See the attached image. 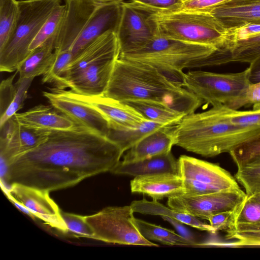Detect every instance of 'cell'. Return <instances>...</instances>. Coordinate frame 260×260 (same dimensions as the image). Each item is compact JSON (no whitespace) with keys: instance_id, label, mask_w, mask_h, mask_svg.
Listing matches in <instances>:
<instances>
[{"instance_id":"obj_31","label":"cell","mask_w":260,"mask_h":260,"mask_svg":"<svg viewBox=\"0 0 260 260\" xmlns=\"http://www.w3.org/2000/svg\"><path fill=\"white\" fill-rule=\"evenodd\" d=\"M19 15L18 1L0 0V51L7 43Z\"/></svg>"},{"instance_id":"obj_14","label":"cell","mask_w":260,"mask_h":260,"mask_svg":"<svg viewBox=\"0 0 260 260\" xmlns=\"http://www.w3.org/2000/svg\"><path fill=\"white\" fill-rule=\"evenodd\" d=\"M120 52V46L116 32L113 30L106 31L73 57L64 76L54 87L90 66L110 60L117 59Z\"/></svg>"},{"instance_id":"obj_37","label":"cell","mask_w":260,"mask_h":260,"mask_svg":"<svg viewBox=\"0 0 260 260\" xmlns=\"http://www.w3.org/2000/svg\"><path fill=\"white\" fill-rule=\"evenodd\" d=\"M55 53L56 57L54 61L43 75L42 82L43 83H52L53 85L57 83L64 76L66 69L73 58L71 51Z\"/></svg>"},{"instance_id":"obj_48","label":"cell","mask_w":260,"mask_h":260,"mask_svg":"<svg viewBox=\"0 0 260 260\" xmlns=\"http://www.w3.org/2000/svg\"><path fill=\"white\" fill-rule=\"evenodd\" d=\"M249 196L251 197L254 200L260 203V192L255 193L252 195Z\"/></svg>"},{"instance_id":"obj_5","label":"cell","mask_w":260,"mask_h":260,"mask_svg":"<svg viewBox=\"0 0 260 260\" xmlns=\"http://www.w3.org/2000/svg\"><path fill=\"white\" fill-rule=\"evenodd\" d=\"M155 35L179 41L213 46L231 57L233 45L226 29L210 13L178 11L149 14Z\"/></svg>"},{"instance_id":"obj_2","label":"cell","mask_w":260,"mask_h":260,"mask_svg":"<svg viewBox=\"0 0 260 260\" xmlns=\"http://www.w3.org/2000/svg\"><path fill=\"white\" fill-rule=\"evenodd\" d=\"M104 95L121 102L150 100L164 102L186 115L202 104L192 92L155 67L118 58Z\"/></svg>"},{"instance_id":"obj_50","label":"cell","mask_w":260,"mask_h":260,"mask_svg":"<svg viewBox=\"0 0 260 260\" xmlns=\"http://www.w3.org/2000/svg\"><path fill=\"white\" fill-rule=\"evenodd\" d=\"M121 0H106V2L108 3H120Z\"/></svg>"},{"instance_id":"obj_22","label":"cell","mask_w":260,"mask_h":260,"mask_svg":"<svg viewBox=\"0 0 260 260\" xmlns=\"http://www.w3.org/2000/svg\"><path fill=\"white\" fill-rule=\"evenodd\" d=\"M53 109L51 105L41 104L24 112L17 113L14 116L20 123L50 131L69 129L74 126L73 121Z\"/></svg>"},{"instance_id":"obj_6","label":"cell","mask_w":260,"mask_h":260,"mask_svg":"<svg viewBox=\"0 0 260 260\" xmlns=\"http://www.w3.org/2000/svg\"><path fill=\"white\" fill-rule=\"evenodd\" d=\"M249 74V67L237 73L190 71L184 74L183 87L203 104L239 110L246 106V94L251 83Z\"/></svg>"},{"instance_id":"obj_19","label":"cell","mask_w":260,"mask_h":260,"mask_svg":"<svg viewBox=\"0 0 260 260\" xmlns=\"http://www.w3.org/2000/svg\"><path fill=\"white\" fill-rule=\"evenodd\" d=\"M130 186L132 193L146 194L155 201L182 196L183 191L182 179L169 173L136 176Z\"/></svg>"},{"instance_id":"obj_35","label":"cell","mask_w":260,"mask_h":260,"mask_svg":"<svg viewBox=\"0 0 260 260\" xmlns=\"http://www.w3.org/2000/svg\"><path fill=\"white\" fill-rule=\"evenodd\" d=\"M260 222V203L246 195L234 213L233 225Z\"/></svg>"},{"instance_id":"obj_9","label":"cell","mask_w":260,"mask_h":260,"mask_svg":"<svg viewBox=\"0 0 260 260\" xmlns=\"http://www.w3.org/2000/svg\"><path fill=\"white\" fill-rule=\"evenodd\" d=\"M183 180L182 196H195L240 188L235 178L219 165L182 155L178 159Z\"/></svg>"},{"instance_id":"obj_43","label":"cell","mask_w":260,"mask_h":260,"mask_svg":"<svg viewBox=\"0 0 260 260\" xmlns=\"http://www.w3.org/2000/svg\"><path fill=\"white\" fill-rule=\"evenodd\" d=\"M228 0H183L179 11L209 12L214 7Z\"/></svg>"},{"instance_id":"obj_20","label":"cell","mask_w":260,"mask_h":260,"mask_svg":"<svg viewBox=\"0 0 260 260\" xmlns=\"http://www.w3.org/2000/svg\"><path fill=\"white\" fill-rule=\"evenodd\" d=\"M226 29L260 24V0H228L209 12Z\"/></svg>"},{"instance_id":"obj_1","label":"cell","mask_w":260,"mask_h":260,"mask_svg":"<svg viewBox=\"0 0 260 260\" xmlns=\"http://www.w3.org/2000/svg\"><path fill=\"white\" fill-rule=\"evenodd\" d=\"M124 153L106 136L75 123L69 129L51 132L36 148L7 165L5 180L51 191L111 172Z\"/></svg>"},{"instance_id":"obj_12","label":"cell","mask_w":260,"mask_h":260,"mask_svg":"<svg viewBox=\"0 0 260 260\" xmlns=\"http://www.w3.org/2000/svg\"><path fill=\"white\" fill-rule=\"evenodd\" d=\"M43 91V95L57 111L75 123L106 136L108 123L103 115L89 105L67 94L63 89L53 87Z\"/></svg>"},{"instance_id":"obj_28","label":"cell","mask_w":260,"mask_h":260,"mask_svg":"<svg viewBox=\"0 0 260 260\" xmlns=\"http://www.w3.org/2000/svg\"><path fill=\"white\" fill-rule=\"evenodd\" d=\"M134 221L141 235L149 241L168 245L190 246L195 244L174 231L135 218Z\"/></svg>"},{"instance_id":"obj_46","label":"cell","mask_w":260,"mask_h":260,"mask_svg":"<svg viewBox=\"0 0 260 260\" xmlns=\"http://www.w3.org/2000/svg\"><path fill=\"white\" fill-rule=\"evenodd\" d=\"M165 220L169 222L178 232L179 234L186 238L188 240L197 244L193 236L183 225V223L172 218L166 216H161Z\"/></svg>"},{"instance_id":"obj_24","label":"cell","mask_w":260,"mask_h":260,"mask_svg":"<svg viewBox=\"0 0 260 260\" xmlns=\"http://www.w3.org/2000/svg\"><path fill=\"white\" fill-rule=\"evenodd\" d=\"M130 205L134 212L144 215L166 216L201 231L216 233L209 224L202 221L200 218L166 207L158 201L152 200L150 201L143 199L133 201Z\"/></svg>"},{"instance_id":"obj_11","label":"cell","mask_w":260,"mask_h":260,"mask_svg":"<svg viewBox=\"0 0 260 260\" xmlns=\"http://www.w3.org/2000/svg\"><path fill=\"white\" fill-rule=\"evenodd\" d=\"M9 199L27 209L33 218L41 219L45 224L63 234L68 233L67 225L56 203L50 197L49 191L14 183L10 189L4 188Z\"/></svg>"},{"instance_id":"obj_8","label":"cell","mask_w":260,"mask_h":260,"mask_svg":"<svg viewBox=\"0 0 260 260\" xmlns=\"http://www.w3.org/2000/svg\"><path fill=\"white\" fill-rule=\"evenodd\" d=\"M134 213L131 205L110 206L85 216V219L93 232V239L121 245L158 246L141 235Z\"/></svg>"},{"instance_id":"obj_23","label":"cell","mask_w":260,"mask_h":260,"mask_svg":"<svg viewBox=\"0 0 260 260\" xmlns=\"http://www.w3.org/2000/svg\"><path fill=\"white\" fill-rule=\"evenodd\" d=\"M111 172L134 177L163 173L178 175V162L170 152L131 163L120 160Z\"/></svg>"},{"instance_id":"obj_27","label":"cell","mask_w":260,"mask_h":260,"mask_svg":"<svg viewBox=\"0 0 260 260\" xmlns=\"http://www.w3.org/2000/svg\"><path fill=\"white\" fill-rule=\"evenodd\" d=\"M165 126L146 120L138 127L124 130L109 129L107 137L117 145L124 153L149 134Z\"/></svg>"},{"instance_id":"obj_51","label":"cell","mask_w":260,"mask_h":260,"mask_svg":"<svg viewBox=\"0 0 260 260\" xmlns=\"http://www.w3.org/2000/svg\"><path fill=\"white\" fill-rule=\"evenodd\" d=\"M27 1H44V0H27Z\"/></svg>"},{"instance_id":"obj_47","label":"cell","mask_w":260,"mask_h":260,"mask_svg":"<svg viewBox=\"0 0 260 260\" xmlns=\"http://www.w3.org/2000/svg\"><path fill=\"white\" fill-rule=\"evenodd\" d=\"M249 80L251 83L260 82V56L249 64Z\"/></svg>"},{"instance_id":"obj_18","label":"cell","mask_w":260,"mask_h":260,"mask_svg":"<svg viewBox=\"0 0 260 260\" xmlns=\"http://www.w3.org/2000/svg\"><path fill=\"white\" fill-rule=\"evenodd\" d=\"M120 12V3L100 5L94 11L71 49L73 57L106 31L116 32Z\"/></svg>"},{"instance_id":"obj_40","label":"cell","mask_w":260,"mask_h":260,"mask_svg":"<svg viewBox=\"0 0 260 260\" xmlns=\"http://www.w3.org/2000/svg\"><path fill=\"white\" fill-rule=\"evenodd\" d=\"M16 72L12 76L3 80L0 85V112L1 115L7 110L13 101L16 92L15 83H13Z\"/></svg>"},{"instance_id":"obj_25","label":"cell","mask_w":260,"mask_h":260,"mask_svg":"<svg viewBox=\"0 0 260 260\" xmlns=\"http://www.w3.org/2000/svg\"><path fill=\"white\" fill-rule=\"evenodd\" d=\"M55 40V35L31 51L17 68L19 78H35L47 71L56 57Z\"/></svg>"},{"instance_id":"obj_16","label":"cell","mask_w":260,"mask_h":260,"mask_svg":"<svg viewBox=\"0 0 260 260\" xmlns=\"http://www.w3.org/2000/svg\"><path fill=\"white\" fill-rule=\"evenodd\" d=\"M66 10L56 33L54 52L71 51L90 17L102 4L89 0H65Z\"/></svg>"},{"instance_id":"obj_49","label":"cell","mask_w":260,"mask_h":260,"mask_svg":"<svg viewBox=\"0 0 260 260\" xmlns=\"http://www.w3.org/2000/svg\"><path fill=\"white\" fill-rule=\"evenodd\" d=\"M93 2H94L97 4H105L108 3L106 2V0H89Z\"/></svg>"},{"instance_id":"obj_29","label":"cell","mask_w":260,"mask_h":260,"mask_svg":"<svg viewBox=\"0 0 260 260\" xmlns=\"http://www.w3.org/2000/svg\"><path fill=\"white\" fill-rule=\"evenodd\" d=\"M237 166L235 175L244 188L247 196L260 192V153L242 161Z\"/></svg>"},{"instance_id":"obj_33","label":"cell","mask_w":260,"mask_h":260,"mask_svg":"<svg viewBox=\"0 0 260 260\" xmlns=\"http://www.w3.org/2000/svg\"><path fill=\"white\" fill-rule=\"evenodd\" d=\"M121 2L151 14L178 11L183 0H121Z\"/></svg>"},{"instance_id":"obj_17","label":"cell","mask_w":260,"mask_h":260,"mask_svg":"<svg viewBox=\"0 0 260 260\" xmlns=\"http://www.w3.org/2000/svg\"><path fill=\"white\" fill-rule=\"evenodd\" d=\"M116 60H110L90 66L63 81L55 87L61 89L68 87L76 93L88 96L104 94Z\"/></svg>"},{"instance_id":"obj_52","label":"cell","mask_w":260,"mask_h":260,"mask_svg":"<svg viewBox=\"0 0 260 260\" xmlns=\"http://www.w3.org/2000/svg\"></svg>"},{"instance_id":"obj_26","label":"cell","mask_w":260,"mask_h":260,"mask_svg":"<svg viewBox=\"0 0 260 260\" xmlns=\"http://www.w3.org/2000/svg\"><path fill=\"white\" fill-rule=\"evenodd\" d=\"M122 102L134 108L147 120L165 126L177 124L186 115L161 102L134 100Z\"/></svg>"},{"instance_id":"obj_34","label":"cell","mask_w":260,"mask_h":260,"mask_svg":"<svg viewBox=\"0 0 260 260\" xmlns=\"http://www.w3.org/2000/svg\"><path fill=\"white\" fill-rule=\"evenodd\" d=\"M33 78H18L15 83L16 92L14 98L3 115L0 117V127L15 115L24 105L27 96L28 90L34 80Z\"/></svg>"},{"instance_id":"obj_39","label":"cell","mask_w":260,"mask_h":260,"mask_svg":"<svg viewBox=\"0 0 260 260\" xmlns=\"http://www.w3.org/2000/svg\"><path fill=\"white\" fill-rule=\"evenodd\" d=\"M259 153H260V133L235 148L229 154L237 165Z\"/></svg>"},{"instance_id":"obj_7","label":"cell","mask_w":260,"mask_h":260,"mask_svg":"<svg viewBox=\"0 0 260 260\" xmlns=\"http://www.w3.org/2000/svg\"><path fill=\"white\" fill-rule=\"evenodd\" d=\"M60 0L19 1L14 29L0 51V71H16L31 51L29 47L41 27Z\"/></svg>"},{"instance_id":"obj_3","label":"cell","mask_w":260,"mask_h":260,"mask_svg":"<svg viewBox=\"0 0 260 260\" xmlns=\"http://www.w3.org/2000/svg\"><path fill=\"white\" fill-rule=\"evenodd\" d=\"M174 145L204 157L230 153L260 133V126H241L230 121L224 105L186 115L173 126Z\"/></svg>"},{"instance_id":"obj_41","label":"cell","mask_w":260,"mask_h":260,"mask_svg":"<svg viewBox=\"0 0 260 260\" xmlns=\"http://www.w3.org/2000/svg\"><path fill=\"white\" fill-rule=\"evenodd\" d=\"M228 34L232 43L247 39L260 34V24L248 23L228 29Z\"/></svg>"},{"instance_id":"obj_30","label":"cell","mask_w":260,"mask_h":260,"mask_svg":"<svg viewBox=\"0 0 260 260\" xmlns=\"http://www.w3.org/2000/svg\"><path fill=\"white\" fill-rule=\"evenodd\" d=\"M225 232L226 239L236 240L233 246H260V222L235 224Z\"/></svg>"},{"instance_id":"obj_21","label":"cell","mask_w":260,"mask_h":260,"mask_svg":"<svg viewBox=\"0 0 260 260\" xmlns=\"http://www.w3.org/2000/svg\"><path fill=\"white\" fill-rule=\"evenodd\" d=\"M174 125L162 127L147 135L127 150L121 161L131 163L170 152L174 145Z\"/></svg>"},{"instance_id":"obj_45","label":"cell","mask_w":260,"mask_h":260,"mask_svg":"<svg viewBox=\"0 0 260 260\" xmlns=\"http://www.w3.org/2000/svg\"><path fill=\"white\" fill-rule=\"evenodd\" d=\"M245 102L246 106L260 103V82L250 83L246 92Z\"/></svg>"},{"instance_id":"obj_32","label":"cell","mask_w":260,"mask_h":260,"mask_svg":"<svg viewBox=\"0 0 260 260\" xmlns=\"http://www.w3.org/2000/svg\"><path fill=\"white\" fill-rule=\"evenodd\" d=\"M66 10V5H61L60 3L54 8L30 44L29 47L30 51L56 35L64 17Z\"/></svg>"},{"instance_id":"obj_36","label":"cell","mask_w":260,"mask_h":260,"mask_svg":"<svg viewBox=\"0 0 260 260\" xmlns=\"http://www.w3.org/2000/svg\"><path fill=\"white\" fill-rule=\"evenodd\" d=\"M225 113L230 121L241 126H260V103L252 105V109L240 111L224 106Z\"/></svg>"},{"instance_id":"obj_38","label":"cell","mask_w":260,"mask_h":260,"mask_svg":"<svg viewBox=\"0 0 260 260\" xmlns=\"http://www.w3.org/2000/svg\"><path fill=\"white\" fill-rule=\"evenodd\" d=\"M62 217L67 225L68 233L77 237L93 239L94 233L86 221L85 216L61 212Z\"/></svg>"},{"instance_id":"obj_42","label":"cell","mask_w":260,"mask_h":260,"mask_svg":"<svg viewBox=\"0 0 260 260\" xmlns=\"http://www.w3.org/2000/svg\"><path fill=\"white\" fill-rule=\"evenodd\" d=\"M234 210L226 211L213 214L210 216L207 220L209 221V224L216 232L218 231L225 232L233 225Z\"/></svg>"},{"instance_id":"obj_10","label":"cell","mask_w":260,"mask_h":260,"mask_svg":"<svg viewBox=\"0 0 260 260\" xmlns=\"http://www.w3.org/2000/svg\"><path fill=\"white\" fill-rule=\"evenodd\" d=\"M246 197L241 188L221 190L195 196H179L168 198V207L179 212L207 220L211 215L233 211Z\"/></svg>"},{"instance_id":"obj_13","label":"cell","mask_w":260,"mask_h":260,"mask_svg":"<svg viewBox=\"0 0 260 260\" xmlns=\"http://www.w3.org/2000/svg\"><path fill=\"white\" fill-rule=\"evenodd\" d=\"M72 98L80 101L100 112L107 121L109 129L124 130L139 126L145 119L128 105L104 94L88 96L63 89Z\"/></svg>"},{"instance_id":"obj_44","label":"cell","mask_w":260,"mask_h":260,"mask_svg":"<svg viewBox=\"0 0 260 260\" xmlns=\"http://www.w3.org/2000/svg\"><path fill=\"white\" fill-rule=\"evenodd\" d=\"M259 46H260V34L236 42L231 51L230 62L233 57Z\"/></svg>"},{"instance_id":"obj_4","label":"cell","mask_w":260,"mask_h":260,"mask_svg":"<svg viewBox=\"0 0 260 260\" xmlns=\"http://www.w3.org/2000/svg\"><path fill=\"white\" fill-rule=\"evenodd\" d=\"M217 52L225 53L213 46L179 41L154 34L138 47L120 53L119 58L152 66L183 87V70L196 68L202 60Z\"/></svg>"},{"instance_id":"obj_15","label":"cell","mask_w":260,"mask_h":260,"mask_svg":"<svg viewBox=\"0 0 260 260\" xmlns=\"http://www.w3.org/2000/svg\"><path fill=\"white\" fill-rule=\"evenodd\" d=\"M149 14L120 2V12L116 34L120 53L142 45L154 35Z\"/></svg>"}]
</instances>
